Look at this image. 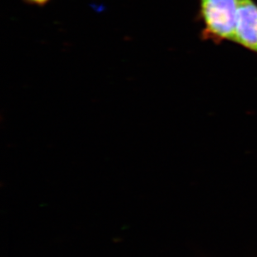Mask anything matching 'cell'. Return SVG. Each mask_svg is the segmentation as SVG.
<instances>
[{"label": "cell", "instance_id": "6da1fadb", "mask_svg": "<svg viewBox=\"0 0 257 257\" xmlns=\"http://www.w3.org/2000/svg\"><path fill=\"white\" fill-rule=\"evenodd\" d=\"M240 0H199L196 20L202 25L200 38L216 45L234 42Z\"/></svg>", "mask_w": 257, "mask_h": 257}, {"label": "cell", "instance_id": "7a4b0ae2", "mask_svg": "<svg viewBox=\"0 0 257 257\" xmlns=\"http://www.w3.org/2000/svg\"><path fill=\"white\" fill-rule=\"evenodd\" d=\"M234 43L257 54V3L255 0H240Z\"/></svg>", "mask_w": 257, "mask_h": 257}, {"label": "cell", "instance_id": "3957f363", "mask_svg": "<svg viewBox=\"0 0 257 257\" xmlns=\"http://www.w3.org/2000/svg\"><path fill=\"white\" fill-rule=\"evenodd\" d=\"M25 2L32 5H44L49 2V0H25Z\"/></svg>", "mask_w": 257, "mask_h": 257}]
</instances>
